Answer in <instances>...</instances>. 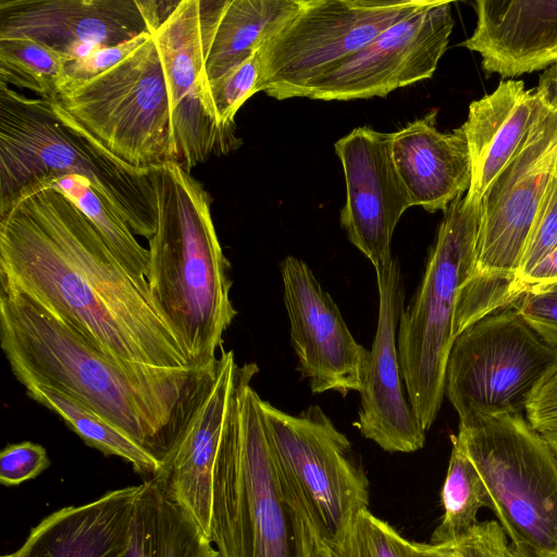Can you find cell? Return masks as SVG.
I'll list each match as a JSON object with an SVG mask.
<instances>
[{"instance_id": "obj_39", "label": "cell", "mask_w": 557, "mask_h": 557, "mask_svg": "<svg viewBox=\"0 0 557 557\" xmlns=\"http://www.w3.org/2000/svg\"><path fill=\"white\" fill-rule=\"evenodd\" d=\"M298 502V500H297ZM299 504V503H298ZM302 515V539L306 557H334L329 547L321 541L308 517L299 505Z\"/></svg>"}, {"instance_id": "obj_8", "label": "cell", "mask_w": 557, "mask_h": 557, "mask_svg": "<svg viewBox=\"0 0 557 557\" xmlns=\"http://www.w3.org/2000/svg\"><path fill=\"white\" fill-rule=\"evenodd\" d=\"M260 408L282 474L329 547L368 509L369 481L347 436L318 405L298 414L263 399Z\"/></svg>"}, {"instance_id": "obj_13", "label": "cell", "mask_w": 557, "mask_h": 557, "mask_svg": "<svg viewBox=\"0 0 557 557\" xmlns=\"http://www.w3.org/2000/svg\"><path fill=\"white\" fill-rule=\"evenodd\" d=\"M450 1H433L392 25L310 83L304 97L354 100L385 97L431 78L454 27Z\"/></svg>"}, {"instance_id": "obj_24", "label": "cell", "mask_w": 557, "mask_h": 557, "mask_svg": "<svg viewBox=\"0 0 557 557\" xmlns=\"http://www.w3.org/2000/svg\"><path fill=\"white\" fill-rule=\"evenodd\" d=\"M299 5L300 0H199L206 85L259 50Z\"/></svg>"}, {"instance_id": "obj_36", "label": "cell", "mask_w": 557, "mask_h": 557, "mask_svg": "<svg viewBox=\"0 0 557 557\" xmlns=\"http://www.w3.org/2000/svg\"><path fill=\"white\" fill-rule=\"evenodd\" d=\"M51 465L44 446L30 441L7 445L0 454V482L15 486L37 478Z\"/></svg>"}, {"instance_id": "obj_37", "label": "cell", "mask_w": 557, "mask_h": 557, "mask_svg": "<svg viewBox=\"0 0 557 557\" xmlns=\"http://www.w3.org/2000/svg\"><path fill=\"white\" fill-rule=\"evenodd\" d=\"M525 419L540 433L557 431V364L546 373L531 395Z\"/></svg>"}, {"instance_id": "obj_15", "label": "cell", "mask_w": 557, "mask_h": 557, "mask_svg": "<svg viewBox=\"0 0 557 557\" xmlns=\"http://www.w3.org/2000/svg\"><path fill=\"white\" fill-rule=\"evenodd\" d=\"M290 342L312 393L360 392L370 351L350 333L337 305L301 259L281 263Z\"/></svg>"}, {"instance_id": "obj_4", "label": "cell", "mask_w": 557, "mask_h": 557, "mask_svg": "<svg viewBox=\"0 0 557 557\" xmlns=\"http://www.w3.org/2000/svg\"><path fill=\"white\" fill-rule=\"evenodd\" d=\"M65 175L86 178L135 235L153 236L149 169L116 158L55 100L26 97L0 83V215L42 182Z\"/></svg>"}, {"instance_id": "obj_1", "label": "cell", "mask_w": 557, "mask_h": 557, "mask_svg": "<svg viewBox=\"0 0 557 557\" xmlns=\"http://www.w3.org/2000/svg\"><path fill=\"white\" fill-rule=\"evenodd\" d=\"M0 289L27 297L123 366L197 369L149 288L55 188L30 191L0 215Z\"/></svg>"}, {"instance_id": "obj_3", "label": "cell", "mask_w": 557, "mask_h": 557, "mask_svg": "<svg viewBox=\"0 0 557 557\" xmlns=\"http://www.w3.org/2000/svg\"><path fill=\"white\" fill-rule=\"evenodd\" d=\"M157 227L149 242L150 296L190 364L209 369L237 314L230 292L231 264L211 216V199L175 161L149 169Z\"/></svg>"}, {"instance_id": "obj_14", "label": "cell", "mask_w": 557, "mask_h": 557, "mask_svg": "<svg viewBox=\"0 0 557 557\" xmlns=\"http://www.w3.org/2000/svg\"><path fill=\"white\" fill-rule=\"evenodd\" d=\"M178 1L1 0L0 38L29 37L83 58L143 33H154Z\"/></svg>"}, {"instance_id": "obj_6", "label": "cell", "mask_w": 557, "mask_h": 557, "mask_svg": "<svg viewBox=\"0 0 557 557\" xmlns=\"http://www.w3.org/2000/svg\"><path fill=\"white\" fill-rule=\"evenodd\" d=\"M481 200L458 196L444 212L421 283L399 318L397 348L408 401L426 432L445 395L461 288L475 272Z\"/></svg>"}, {"instance_id": "obj_33", "label": "cell", "mask_w": 557, "mask_h": 557, "mask_svg": "<svg viewBox=\"0 0 557 557\" xmlns=\"http://www.w3.org/2000/svg\"><path fill=\"white\" fill-rule=\"evenodd\" d=\"M430 557H510L507 536L495 520L479 522L466 536L445 544H428Z\"/></svg>"}, {"instance_id": "obj_10", "label": "cell", "mask_w": 557, "mask_h": 557, "mask_svg": "<svg viewBox=\"0 0 557 557\" xmlns=\"http://www.w3.org/2000/svg\"><path fill=\"white\" fill-rule=\"evenodd\" d=\"M557 364V348L511 305L478 320L453 343L445 395L459 421L523 414L534 389Z\"/></svg>"}, {"instance_id": "obj_40", "label": "cell", "mask_w": 557, "mask_h": 557, "mask_svg": "<svg viewBox=\"0 0 557 557\" xmlns=\"http://www.w3.org/2000/svg\"><path fill=\"white\" fill-rule=\"evenodd\" d=\"M550 447L557 460V431L541 433Z\"/></svg>"}, {"instance_id": "obj_42", "label": "cell", "mask_w": 557, "mask_h": 557, "mask_svg": "<svg viewBox=\"0 0 557 557\" xmlns=\"http://www.w3.org/2000/svg\"><path fill=\"white\" fill-rule=\"evenodd\" d=\"M554 176L557 178V157H556V162H555V168H554Z\"/></svg>"}, {"instance_id": "obj_7", "label": "cell", "mask_w": 557, "mask_h": 557, "mask_svg": "<svg viewBox=\"0 0 557 557\" xmlns=\"http://www.w3.org/2000/svg\"><path fill=\"white\" fill-rule=\"evenodd\" d=\"M460 440L511 545L530 557H557V460L523 414L459 421Z\"/></svg>"}, {"instance_id": "obj_16", "label": "cell", "mask_w": 557, "mask_h": 557, "mask_svg": "<svg viewBox=\"0 0 557 557\" xmlns=\"http://www.w3.org/2000/svg\"><path fill=\"white\" fill-rule=\"evenodd\" d=\"M246 370L247 363L239 367L232 350L221 349L154 475L209 537L214 466L225 431L238 409Z\"/></svg>"}, {"instance_id": "obj_38", "label": "cell", "mask_w": 557, "mask_h": 557, "mask_svg": "<svg viewBox=\"0 0 557 557\" xmlns=\"http://www.w3.org/2000/svg\"><path fill=\"white\" fill-rule=\"evenodd\" d=\"M552 282H557V247L520 280L517 286L521 294L529 286Z\"/></svg>"}, {"instance_id": "obj_28", "label": "cell", "mask_w": 557, "mask_h": 557, "mask_svg": "<svg viewBox=\"0 0 557 557\" xmlns=\"http://www.w3.org/2000/svg\"><path fill=\"white\" fill-rule=\"evenodd\" d=\"M442 488L444 513L431 535V544H445L466 536L478 523V512L488 508L485 485L457 435Z\"/></svg>"}, {"instance_id": "obj_22", "label": "cell", "mask_w": 557, "mask_h": 557, "mask_svg": "<svg viewBox=\"0 0 557 557\" xmlns=\"http://www.w3.org/2000/svg\"><path fill=\"white\" fill-rule=\"evenodd\" d=\"M137 487L112 490L51 512L16 550L1 557H121Z\"/></svg>"}, {"instance_id": "obj_27", "label": "cell", "mask_w": 557, "mask_h": 557, "mask_svg": "<svg viewBox=\"0 0 557 557\" xmlns=\"http://www.w3.org/2000/svg\"><path fill=\"white\" fill-rule=\"evenodd\" d=\"M44 187L55 188L73 201L98 230L122 267L136 282L149 288V250L139 244L128 224L86 178L75 175L50 178L34 190Z\"/></svg>"}, {"instance_id": "obj_18", "label": "cell", "mask_w": 557, "mask_h": 557, "mask_svg": "<svg viewBox=\"0 0 557 557\" xmlns=\"http://www.w3.org/2000/svg\"><path fill=\"white\" fill-rule=\"evenodd\" d=\"M379 315L369 354L356 425L368 440L388 453H413L425 443V431L405 396L397 348L405 286L397 261L374 268Z\"/></svg>"}, {"instance_id": "obj_41", "label": "cell", "mask_w": 557, "mask_h": 557, "mask_svg": "<svg viewBox=\"0 0 557 557\" xmlns=\"http://www.w3.org/2000/svg\"><path fill=\"white\" fill-rule=\"evenodd\" d=\"M510 557H530L522 548L509 545Z\"/></svg>"}, {"instance_id": "obj_9", "label": "cell", "mask_w": 557, "mask_h": 557, "mask_svg": "<svg viewBox=\"0 0 557 557\" xmlns=\"http://www.w3.org/2000/svg\"><path fill=\"white\" fill-rule=\"evenodd\" d=\"M55 101L125 163L148 170L176 162L169 94L153 34L123 61Z\"/></svg>"}, {"instance_id": "obj_20", "label": "cell", "mask_w": 557, "mask_h": 557, "mask_svg": "<svg viewBox=\"0 0 557 557\" xmlns=\"http://www.w3.org/2000/svg\"><path fill=\"white\" fill-rule=\"evenodd\" d=\"M476 25L460 46L488 75L513 79L557 64V0H476Z\"/></svg>"}, {"instance_id": "obj_25", "label": "cell", "mask_w": 557, "mask_h": 557, "mask_svg": "<svg viewBox=\"0 0 557 557\" xmlns=\"http://www.w3.org/2000/svg\"><path fill=\"white\" fill-rule=\"evenodd\" d=\"M121 557H220L195 519L152 476L138 485Z\"/></svg>"}, {"instance_id": "obj_32", "label": "cell", "mask_w": 557, "mask_h": 557, "mask_svg": "<svg viewBox=\"0 0 557 557\" xmlns=\"http://www.w3.org/2000/svg\"><path fill=\"white\" fill-rule=\"evenodd\" d=\"M557 247V178L552 177L536 212L517 284Z\"/></svg>"}, {"instance_id": "obj_30", "label": "cell", "mask_w": 557, "mask_h": 557, "mask_svg": "<svg viewBox=\"0 0 557 557\" xmlns=\"http://www.w3.org/2000/svg\"><path fill=\"white\" fill-rule=\"evenodd\" d=\"M329 549L334 557H430L428 544L403 537L369 509L362 510L341 543Z\"/></svg>"}, {"instance_id": "obj_12", "label": "cell", "mask_w": 557, "mask_h": 557, "mask_svg": "<svg viewBox=\"0 0 557 557\" xmlns=\"http://www.w3.org/2000/svg\"><path fill=\"white\" fill-rule=\"evenodd\" d=\"M533 125L481 199L475 274L518 277L557 157V64L546 69Z\"/></svg>"}, {"instance_id": "obj_23", "label": "cell", "mask_w": 557, "mask_h": 557, "mask_svg": "<svg viewBox=\"0 0 557 557\" xmlns=\"http://www.w3.org/2000/svg\"><path fill=\"white\" fill-rule=\"evenodd\" d=\"M541 96L521 79H502L496 89L469 104L461 125L472 165L468 195L482 199L533 125Z\"/></svg>"}, {"instance_id": "obj_29", "label": "cell", "mask_w": 557, "mask_h": 557, "mask_svg": "<svg viewBox=\"0 0 557 557\" xmlns=\"http://www.w3.org/2000/svg\"><path fill=\"white\" fill-rule=\"evenodd\" d=\"M71 60L29 37L0 38V83L57 100L65 65Z\"/></svg>"}, {"instance_id": "obj_21", "label": "cell", "mask_w": 557, "mask_h": 557, "mask_svg": "<svg viewBox=\"0 0 557 557\" xmlns=\"http://www.w3.org/2000/svg\"><path fill=\"white\" fill-rule=\"evenodd\" d=\"M436 113L418 119L393 133L392 158L412 206L445 212L468 191L472 165L463 129L436 128Z\"/></svg>"}, {"instance_id": "obj_19", "label": "cell", "mask_w": 557, "mask_h": 557, "mask_svg": "<svg viewBox=\"0 0 557 557\" xmlns=\"http://www.w3.org/2000/svg\"><path fill=\"white\" fill-rule=\"evenodd\" d=\"M169 94L176 162L190 172L211 154L235 147L221 131L206 99L199 0H181L153 33Z\"/></svg>"}, {"instance_id": "obj_35", "label": "cell", "mask_w": 557, "mask_h": 557, "mask_svg": "<svg viewBox=\"0 0 557 557\" xmlns=\"http://www.w3.org/2000/svg\"><path fill=\"white\" fill-rule=\"evenodd\" d=\"M512 306L539 335L557 348V282L527 287Z\"/></svg>"}, {"instance_id": "obj_26", "label": "cell", "mask_w": 557, "mask_h": 557, "mask_svg": "<svg viewBox=\"0 0 557 557\" xmlns=\"http://www.w3.org/2000/svg\"><path fill=\"white\" fill-rule=\"evenodd\" d=\"M25 389L29 398L55 412L88 446L124 459L143 475L152 478L159 471L161 462L157 457L89 408L53 388Z\"/></svg>"}, {"instance_id": "obj_31", "label": "cell", "mask_w": 557, "mask_h": 557, "mask_svg": "<svg viewBox=\"0 0 557 557\" xmlns=\"http://www.w3.org/2000/svg\"><path fill=\"white\" fill-rule=\"evenodd\" d=\"M260 72L257 50L239 65L206 85L208 109L221 131L233 135L232 126L237 111L258 92Z\"/></svg>"}, {"instance_id": "obj_17", "label": "cell", "mask_w": 557, "mask_h": 557, "mask_svg": "<svg viewBox=\"0 0 557 557\" xmlns=\"http://www.w3.org/2000/svg\"><path fill=\"white\" fill-rule=\"evenodd\" d=\"M392 139L393 133L362 126L334 145L346 183L341 224L373 268L393 258L394 231L404 212L412 207L393 162Z\"/></svg>"}, {"instance_id": "obj_2", "label": "cell", "mask_w": 557, "mask_h": 557, "mask_svg": "<svg viewBox=\"0 0 557 557\" xmlns=\"http://www.w3.org/2000/svg\"><path fill=\"white\" fill-rule=\"evenodd\" d=\"M0 343L24 386L57 389L89 408L160 462L213 369L126 367L20 293L0 289Z\"/></svg>"}, {"instance_id": "obj_11", "label": "cell", "mask_w": 557, "mask_h": 557, "mask_svg": "<svg viewBox=\"0 0 557 557\" xmlns=\"http://www.w3.org/2000/svg\"><path fill=\"white\" fill-rule=\"evenodd\" d=\"M432 0H300L298 11L258 50V91L277 100L307 86Z\"/></svg>"}, {"instance_id": "obj_34", "label": "cell", "mask_w": 557, "mask_h": 557, "mask_svg": "<svg viewBox=\"0 0 557 557\" xmlns=\"http://www.w3.org/2000/svg\"><path fill=\"white\" fill-rule=\"evenodd\" d=\"M153 33H143L116 46L99 48L86 57L66 63L60 96L107 72L148 40ZM59 96V97H60Z\"/></svg>"}, {"instance_id": "obj_5", "label": "cell", "mask_w": 557, "mask_h": 557, "mask_svg": "<svg viewBox=\"0 0 557 557\" xmlns=\"http://www.w3.org/2000/svg\"><path fill=\"white\" fill-rule=\"evenodd\" d=\"M258 371L255 362L247 363L238 409L215 461L210 539L220 557H306L301 510L250 384Z\"/></svg>"}]
</instances>
